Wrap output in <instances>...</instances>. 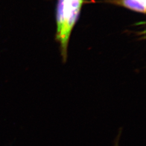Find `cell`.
<instances>
[{
	"label": "cell",
	"instance_id": "obj_1",
	"mask_svg": "<svg viewBox=\"0 0 146 146\" xmlns=\"http://www.w3.org/2000/svg\"><path fill=\"white\" fill-rule=\"evenodd\" d=\"M84 0H58L56 7V39L60 44L63 61L67 58L70 35L78 20Z\"/></svg>",
	"mask_w": 146,
	"mask_h": 146
},
{
	"label": "cell",
	"instance_id": "obj_2",
	"mask_svg": "<svg viewBox=\"0 0 146 146\" xmlns=\"http://www.w3.org/2000/svg\"><path fill=\"white\" fill-rule=\"evenodd\" d=\"M110 3L122 6L131 11L145 14L146 0H108Z\"/></svg>",
	"mask_w": 146,
	"mask_h": 146
},
{
	"label": "cell",
	"instance_id": "obj_3",
	"mask_svg": "<svg viewBox=\"0 0 146 146\" xmlns=\"http://www.w3.org/2000/svg\"><path fill=\"white\" fill-rule=\"evenodd\" d=\"M117 141H116V143H115V146H117Z\"/></svg>",
	"mask_w": 146,
	"mask_h": 146
}]
</instances>
